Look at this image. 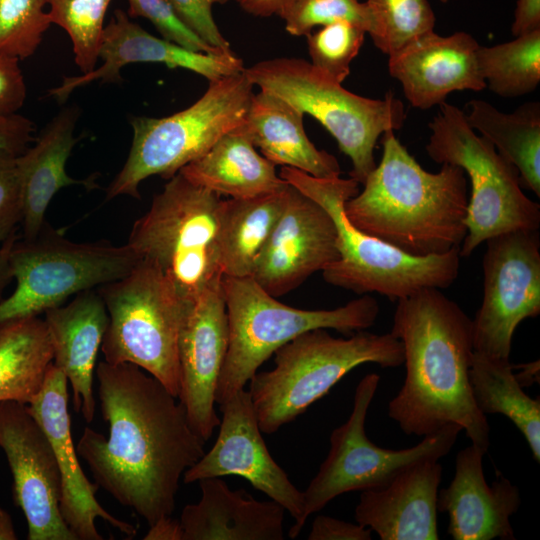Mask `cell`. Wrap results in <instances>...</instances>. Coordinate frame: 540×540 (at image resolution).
Here are the masks:
<instances>
[{
	"mask_svg": "<svg viewBox=\"0 0 540 540\" xmlns=\"http://www.w3.org/2000/svg\"><path fill=\"white\" fill-rule=\"evenodd\" d=\"M221 201L220 195L178 172L131 228L126 244L155 265L183 301L223 277L218 252Z\"/></svg>",
	"mask_w": 540,
	"mask_h": 540,
	"instance_id": "ba28073f",
	"label": "cell"
},
{
	"mask_svg": "<svg viewBox=\"0 0 540 540\" xmlns=\"http://www.w3.org/2000/svg\"><path fill=\"white\" fill-rule=\"evenodd\" d=\"M179 172L192 183L229 198L264 195L288 184L239 126Z\"/></svg>",
	"mask_w": 540,
	"mask_h": 540,
	"instance_id": "83f0119b",
	"label": "cell"
},
{
	"mask_svg": "<svg viewBox=\"0 0 540 540\" xmlns=\"http://www.w3.org/2000/svg\"><path fill=\"white\" fill-rule=\"evenodd\" d=\"M365 34L362 27L344 20L322 26L306 36L310 63L342 84L350 73V65L360 51Z\"/></svg>",
	"mask_w": 540,
	"mask_h": 540,
	"instance_id": "d590c367",
	"label": "cell"
},
{
	"mask_svg": "<svg viewBox=\"0 0 540 540\" xmlns=\"http://www.w3.org/2000/svg\"><path fill=\"white\" fill-rule=\"evenodd\" d=\"M382 157L362 191L345 202L349 221L361 231L418 257L460 247L466 234L468 195L463 169L442 164L424 170L389 130Z\"/></svg>",
	"mask_w": 540,
	"mask_h": 540,
	"instance_id": "3957f363",
	"label": "cell"
},
{
	"mask_svg": "<svg viewBox=\"0 0 540 540\" xmlns=\"http://www.w3.org/2000/svg\"><path fill=\"white\" fill-rule=\"evenodd\" d=\"M244 72L209 82L191 106L169 116H133L131 148L122 169L107 189L110 200L120 195L139 199L148 177L170 179L209 150L244 120L253 92Z\"/></svg>",
	"mask_w": 540,
	"mask_h": 540,
	"instance_id": "9c48e42d",
	"label": "cell"
},
{
	"mask_svg": "<svg viewBox=\"0 0 540 540\" xmlns=\"http://www.w3.org/2000/svg\"><path fill=\"white\" fill-rule=\"evenodd\" d=\"M303 118L302 112L281 97L260 90L252 95L239 128L275 166L294 168L316 178L339 177L338 160L311 142Z\"/></svg>",
	"mask_w": 540,
	"mask_h": 540,
	"instance_id": "4316f807",
	"label": "cell"
},
{
	"mask_svg": "<svg viewBox=\"0 0 540 540\" xmlns=\"http://www.w3.org/2000/svg\"><path fill=\"white\" fill-rule=\"evenodd\" d=\"M227 347L228 321L221 278L185 301L178 337L177 398L191 428L204 442L220 423L215 394Z\"/></svg>",
	"mask_w": 540,
	"mask_h": 540,
	"instance_id": "e0dca14e",
	"label": "cell"
},
{
	"mask_svg": "<svg viewBox=\"0 0 540 540\" xmlns=\"http://www.w3.org/2000/svg\"><path fill=\"white\" fill-rule=\"evenodd\" d=\"M477 64L493 93L518 97L533 92L540 82V29L494 46L479 45Z\"/></svg>",
	"mask_w": 540,
	"mask_h": 540,
	"instance_id": "d6a6232c",
	"label": "cell"
},
{
	"mask_svg": "<svg viewBox=\"0 0 540 540\" xmlns=\"http://www.w3.org/2000/svg\"><path fill=\"white\" fill-rule=\"evenodd\" d=\"M441 1H442L443 3H446V2H448L449 0H441Z\"/></svg>",
	"mask_w": 540,
	"mask_h": 540,
	"instance_id": "816d5d0a",
	"label": "cell"
},
{
	"mask_svg": "<svg viewBox=\"0 0 540 540\" xmlns=\"http://www.w3.org/2000/svg\"><path fill=\"white\" fill-rule=\"evenodd\" d=\"M390 333L403 344L406 375L388 416L406 435L423 437L457 424L486 453L490 427L469 382L472 319L440 289L426 288L398 300Z\"/></svg>",
	"mask_w": 540,
	"mask_h": 540,
	"instance_id": "7a4b0ae2",
	"label": "cell"
},
{
	"mask_svg": "<svg viewBox=\"0 0 540 540\" xmlns=\"http://www.w3.org/2000/svg\"><path fill=\"white\" fill-rule=\"evenodd\" d=\"M274 367L256 372L249 394L262 433L272 434L303 414L348 372L364 363L404 364L402 342L366 330L336 338L326 329L306 331L275 351Z\"/></svg>",
	"mask_w": 540,
	"mask_h": 540,
	"instance_id": "5b68a950",
	"label": "cell"
},
{
	"mask_svg": "<svg viewBox=\"0 0 540 540\" xmlns=\"http://www.w3.org/2000/svg\"><path fill=\"white\" fill-rule=\"evenodd\" d=\"M485 242L484 295L472 320L473 348L510 360L515 329L540 313L539 232L518 229Z\"/></svg>",
	"mask_w": 540,
	"mask_h": 540,
	"instance_id": "5bb4252c",
	"label": "cell"
},
{
	"mask_svg": "<svg viewBox=\"0 0 540 540\" xmlns=\"http://www.w3.org/2000/svg\"><path fill=\"white\" fill-rule=\"evenodd\" d=\"M53 350L43 319L0 325V401L29 404L43 387Z\"/></svg>",
	"mask_w": 540,
	"mask_h": 540,
	"instance_id": "4dcf8cb0",
	"label": "cell"
},
{
	"mask_svg": "<svg viewBox=\"0 0 540 540\" xmlns=\"http://www.w3.org/2000/svg\"><path fill=\"white\" fill-rule=\"evenodd\" d=\"M33 123L18 115H0V151L21 155L32 141Z\"/></svg>",
	"mask_w": 540,
	"mask_h": 540,
	"instance_id": "ee69618b",
	"label": "cell"
},
{
	"mask_svg": "<svg viewBox=\"0 0 540 540\" xmlns=\"http://www.w3.org/2000/svg\"><path fill=\"white\" fill-rule=\"evenodd\" d=\"M96 377L109 435L86 427L76 452L98 487L151 526L174 512L180 480L205 442L177 397L140 367L101 361Z\"/></svg>",
	"mask_w": 540,
	"mask_h": 540,
	"instance_id": "6da1fadb",
	"label": "cell"
},
{
	"mask_svg": "<svg viewBox=\"0 0 540 540\" xmlns=\"http://www.w3.org/2000/svg\"><path fill=\"white\" fill-rule=\"evenodd\" d=\"M219 407L222 419L217 439L212 448L184 472V483L227 475L240 476L293 517L295 522L288 535L296 538L306 523L303 519V492L269 453L249 392L241 389Z\"/></svg>",
	"mask_w": 540,
	"mask_h": 540,
	"instance_id": "9a60e30c",
	"label": "cell"
},
{
	"mask_svg": "<svg viewBox=\"0 0 540 540\" xmlns=\"http://www.w3.org/2000/svg\"><path fill=\"white\" fill-rule=\"evenodd\" d=\"M199 482L201 498L186 505L179 522L183 540H283L285 509L232 490L220 477Z\"/></svg>",
	"mask_w": 540,
	"mask_h": 540,
	"instance_id": "d4e9b609",
	"label": "cell"
},
{
	"mask_svg": "<svg viewBox=\"0 0 540 540\" xmlns=\"http://www.w3.org/2000/svg\"><path fill=\"white\" fill-rule=\"evenodd\" d=\"M19 60L0 53V115L15 114L25 102L27 89Z\"/></svg>",
	"mask_w": 540,
	"mask_h": 540,
	"instance_id": "b9f144b4",
	"label": "cell"
},
{
	"mask_svg": "<svg viewBox=\"0 0 540 540\" xmlns=\"http://www.w3.org/2000/svg\"><path fill=\"white\" fill-rule=\"evenodd\" d=\"M469 382L478 409L484 414H502L525 437L534 459L540 461V400L529 397L513 373L510 360L473 352Z\"/></svg>",
	"mask_w": 540,
	"mask_h": 540,
	"instance_id": "1f68e13d",
	"label": "cell"
},
{
	"mask_svg": "<svg viewBox=\"0 0 540 540\" xmlns=\"http://www.w3.org/2000/svg\"><path fill=\"white\" fill-rule=\"evenodd\" d=\"M374 45L388 56L433 31L435 15L428 0H367Z\"/></svg>",
	"mask_w": 540,
	"mask_h": 540,
	"instance_id": "836d02e7",
	"label": "cell"
},
{
	"mask_svg": "<svg viewBox=\"0 0 540 540\" xmlns=\"http://www.w3.org/2000/svg\"><path fill=\"white\" fill-rule=\"evenodd\" d=\"M179 18L195 34L211 47L233 52L230 43L223 36L216 24L212 8L216 4L224 5L231 0H167Z\"/></svg>",
	"mask_w": 540,
	"mask_h": 540,
	"instance_id": "60d3db41",
	"label": "cell"
},
{
	"mask_svg": "<svg viewBox=\"0 0 540 540\" xmlns=\"http://www.w3.org/2000/svg\"><path fill=\"white\" fill-rule=\"evenodd\" d=\"M17 535L10 515L0 506V540H16Z\"/></svg>",
	"mask_w": 540,
	"mask_h": 540,
	"instance_id": "f907efd6",
	"label": "cell"
},
{
	"mask_svg": "<svg viewBox=\"0 0 540 540\" xmlns=\"http://www.w3.org/2000/svg\"><path fill=\"white\" fill-rule=\"evenodd\" d=\"M293 0H237L240 7L246 12L258 17L278 15Z\"/></svg>",
	"mask_w": 540,
	"mask_h": 540,
	"instance_id": "7dc6e473",
	"label": "cell"
},
{
	"mask_svg": "<svg viewBox=\"0 0 540 540\" xmlns=\"http://www.w3.org/2000/svg\"><path fill=\"white\" fill-rule=\"evenodd\" d=\"M67 378L53 364L37 396L27 409L46 433L55 453L61 480L59 509L77 540H102L95 518L101 517L116 529L134 537L137 528L107 512L96 500L98 485L84 474L71 436Z\"/></svg>",
	"mask_w": 540,
	"mask_h": 540,
	"instance_id": "d6986e66",
	"label": "cell"
},
{
	"mask_svg": "<svg viewBox=\"0 0 540 540\" xmlns=\"http://www.w3.org/2000/svg\"><path fill=\"white\" fill-rule=\"evenodd\" d=\"M145 540H183V530L179 520L165 516L149 526Z\"/></svg>",
	"mask_w": 540,
	"mask_h": 540,
	"instance_id": "bcb514c9",
	"label": "cell"
},
{
	"mask_svg": "<svg viewBox=\"0 0 540 540\" xmlns=\"http://www.w3.org/2000/svg\"><path fill=\"white\" fill-rule=\"evenodd\" d=\"M372 530L326 515L315 517L308 535L309 540H370Z\"/></svg>",
	"mask_w": 540,
	"mask_h": 540,
	"instance_id": "7bdbcfd3",
	"label": "cell"
},
{
	"mask_svg": "<svg viewBox=\"0 0 540 540\" xmlns=\"http://www.w3.org/2000/svg\"><path fill=\"white\" fill-rule=\"evenodd\" d=\"M97 290L109 316L101 344L104 361L134 364L178 397V337L185 301L172 283L155 265L139 259L127 275Z\"/></svg>",
	"mask_w": 540,
	"mask_h": 540,
	"instance_id": "8fae6325",
	"label": "cell"
},
{
	"mask_svg": "<svg viewBox=\"0 0 540 540\" xmlns=\"http://www.w3.org/2000/svg\"><path fill=\"white\" fill-rule=\"evenodd\" d=\"M243 72L253 86L314 117L349 157L350 176L359 184L376 167L374 149L379 137L400 129L406 119L403 103L392 92L384 99L359 96L301 58L262 60Z\"/></svg>",
	"mask_w": 540,
	"mask_h": 540,
	"instance_id": "52a82bcc",
	"label": "cell"
},
{
	"mask_svg": "<svg viewBox=\"0 0 540 540\" xmlns=\"http://www.w3.org/2000/svg\"><path fill=\"white\" fill-rule=\"evenodd\" d=\"M379 380L376 373L367 374L360 380L349 418L332 431L328 455L302 491L305 522L341 494L384 487L414 465L428 460L439 461L457 441L462 428L450 424L424 436L411 448L392 450L372 443L366 436L365 421Z\"/></svg>",
	"mask_w": 540,
	"mask_h": 540,
	"instance_id": "4fadbf2b",
	"label": "cell"
},
{
	"mask_svg": "<svg viewBox=\"0 0 540 540\" xmlns=\"http://www.w3.org/2000/svg\"><path fill=\"white\" fill-rule=\"evenodd\" d=\"M470 127L490 141L518 170L520 181L540 196V104L529 102L513 113L474 99L466 104Z\"/></svg>",
	"mask_w": 540,
	"mask_h": 540,
	"instance_id": "f546056e",
	"label": "cell"
},
{
	"mask_svg": "<svg viewBox=\"0 0 540 540\" xmlns=\"http://www.w3.org/2000/svg\"><path fill=\"white\" fill-rule=\"evenodd\" d=\"M79 109L61 110L43 129L36 143L16 157L22 192L24 240L42 231L45 213L54 195L63 187H94L93 180H78L66 172V163L78 139L74 137Z\"/></svg>",
	"mask_w": 540,
	"mask_h": 540,
	"instance_id": "484cf974",
	"label": "cell"
},
{
	"mask_svg": "<svg viewBox=\"0 0 540 540\" xmlns=\"http://www.w3.org/2000/svg\"><path fill=\"white\" fill-rule=\"evenodd\" d=\"M338 259L332 217L318 202L289 184L284 209L256 260L251 278L277 298Z\"/></svg>",
	"mask_w": 540,
	"mask_h": 540,
	"instance_id": "ac0fdd59",
	"label": "cell"
},
{
	"mask_svg": "<svg viewBox=\"0 0 540 540\" xmlns=\"http://www.w3.org/2000/svg\"><path fill=\"white\" fill-rule=\"evenodd\" d=\"M0 447L13 477V501L27 521V539L77 540L60 513L61 480L53 447L25 404L0 401Z\"/></svg>",
	"mask_w": 540,
	"mask_h": 540,
	"instance_id": "2e32d148",
	"label": "cell"
},
{
	"mask_svg": "<svg viewBox=\"0 0 540 540\" xmlns=\"http://www.w3.org/2000/svg\"><path fill=\"white\" fill-rule=\"evenodd\" d=\"M228 321V347L215 401L223 403L250 381L277 349L318 328L350 336L370 328L379 314L365 294L335 309L307 310L281 303L251 277H222Z\"/></svg>",
	"mask_w": 540,
	"mask_h": 540,
	"instance_id": "8992f818",
	"label": "cell"
},
{
	"mask_svg": "<svg viewBox=\"0 0 540 540\" xmlns=\"http://www.w3.org/2000/svg\"><path fill=\"white\" fill-rule=\"evenodd\" d=\"M279 17L293 36H307L317 26L341 20L362 27L366 33L372 26L368 6L359 0H293Z\"/></svg>",
	"mask_w": 540,
	"mask_h": 540,
	"instance_id": "74e56055",
	"label": "cell"
},
{
	"mask_svg": "<svg viewBox=\"0 0 540 540\" xmlns=\"http://www.w3.org/2000/svg\"><path fill=\"white\" fill-rule=\"evenodd\" d=\"M16 240V233H14L2 242L0 248V299L4 289L13 278L10 265V253Z\"/></svg>",
	"mask_w": 540,
	"mask_h": 540,
	"instance_id": "c3c4849f",
	"label": "cell"
},
{
	"mask_svg": "<svg viewBox=\"0 0 540 540\" xmlns=\"http://www.w3.org/2000/svg\"><path fill=\"white\" fill-rule=\"evenodd\" d=\"M112 0H47L52 24L69 35L74 61L83 74L96 68L104 19Z\"/></svg>",
	"mask_w": 540,
	"mask_h": 540,
	"instance_id": "e575fe53",
	"label": "cell"
},
{
	"mask_svg": "<svg viewBox=\"0 0 540 540\" xmlns=\"http://www.w3.org/2000/svg\"><path fill=\"white\" fill-rule=\"evenodd\" d=\"M442 466L436 460L414 465L389 484L362 491L355 508L358 524L381 540H437V497Z\"/></svg>",
	"mask_w": 540,
	"mask_h": 540,
	"instance_id": "603a6c76",
	"label": "cell"
},
{
	"mask_svg": "<svg viewBox=\"0 0 540 540\" xmlns=\"http://www.w3.org/2000/svg\"><path fill=\"white\" fill-rule=\"evenodd\" d=\"M485 454L474 444L460 450L451 483L438 491L437 510L448 515L454 540H515L510 517L521 505L520 490L501 474L487 484Z\"/></svg>",
	"mask_w": 540,
	"mask_h": 540,
	"instance_id": "7402d4cb",
	"label": "cell"
},
{
	"mask_svg": "<svg viewBox=\"0 0 540 540\" xmlns=\"http://www.w3.org/2000/svg\"><path fill=\"white\" fill-rule=\"evenodd\" d=\"M47 0H0V53L18 59L33 55L52 24Z\"/></svg>",
	"mask_w": 540,
	"mask_h": 540,
	"instance_id": "8d00e7d4",
	"label": "cell"
},
{
	"mask_svg": "<svg viewBox=\"0 0 540 540\" xmlns=\"http://www.w3.org/2000/svg\"><path fill=\"white\" fill-rule=\"evenodd\" d=\"M521 372L515 374L522 387L530 386L533 383H539V361H533L526 364L517 365Z\"/></svg>",
	"mask_w": 540,
	"mask_h": 540,
	"instance_id": "681fc988",
	"label": "cell"
},
{
	"mask_svg": "<svg viewBox=\"0 0 540 540\" xmlns=\"http://www.w3.org/2000/svg\"><path fill=\"white\" fill-rule=\"evenodd\" d=\"M139 259L128 244L76 243L45 224L35 239L16 240L11 250L16 288L0 300V325L36 317L74 294L118 280Z\"/></svg>",
	"mask_w": 540,
	"mask_h": 540,
	"instance_id": "7c38bea8",
	"label": "cell"
},
{
	"mask_svg": "<svg viewBox=\"0 0 540 540\" xmlns=\"http://www.w3.org/2000/svg\"><path fill=\"white\" fill-rule=\"evenodd\" d=\"M279 176L318 202L334 221L339 259L322 270L327 283L398 301L422 289L448 288L457 279L460 247L439 255L412 256L355 227L344 211L345 202L359 192L353 178H316L290 167H281Z\"/></svg>",
	"mask_w": 540,
	"mask_h": 540,
	"instance_id": "277c9868",
	"label": "cell"
},
{
	"mask_svg": "<svg viewBox=\"0 0 540 540\" xmlns=\"http://www.w3.org/2000/svg\"><path fill=\"white\" fill-rule=\"evenodd\" d=\"M439 106L428 124L431 134L426 151L437 163L461 167L472 187L460 257L470 256L495 235L518 229L538 230L539 204L522 191L516 167L470 127L462 110L447 102Z\"/></svg>",
	"mask_w": 540,
	"mask_h": 540,
	"instance_id": "30bf717a",
	"label": "cell"
},
{
	"mask_svg": "<svg viewBox=\"0 0 540 540\" xmlns=\"http://www.w3.org/2000/svg\"><path fill=\"white\" fill-rule=\"evenodd\" d=\"M44 314L53 365L71 385L74 410L90 423L96 408L95 362L109 323L105 303L98 290L88 289L76 294L67 305L50 308Z\"/></svg>",
	"mask_w": 540,
	"mask_h": 540,
	"instance_id": "cb8c5ba5",
	"label": "cell"
},
{
	"mask_svg": "<svg viewBox=\"0 0 540 540\" xmlns=\"http://www.w3.org/2000/svg\"><path fill=\"white\" fill-rule=\"evenodd\" d=\"M540 29V0H517L512 34L517 37Z\"/></svg>",
	"mask_w": 540,
	"mask_h": 540,
	"instance_id": "f6af8a7d",
	"label": "cell"
},
{
	"mask_svg": "<svg viewBox=\"0 0 540 540\" xmlns=\"http://www.w3.org/2000/svg\"><path fill=\"white\" fill-rule=\"evenodd\" d=\"M478 47L466 32L441 36L433 30L389 55V73L413 107L427 110L452 92L486 88L477 64Z\"/></svg>",
	"mask_w": 540,
	"mask_h": 540,
	"instance_id": "44dd1931",
	"label": "cell"
},
{
	"mask_svg": "<svg viewBox=\"0 0 540 540\" xmlns=\"http://www.w3.org/2000/svg\"><path fill=\"white\" fill-rule=\"evenodd\" d=\"M284 188L250 198L222 199L218 252L223 276L251 277L254 265L286 203Z\"/></svg>",
	"mask_w": 540,
	"mask_h": 540,
	"instance_id": "f1b7e54d",
	"label": "cell"
},
{
	"mask_svg": "<svg viewBox=\"0 0 540 540\" xmlns=\"http://www.w3.org/2000/svg\"><path fill=\"white\" fill-rule=\"evenodd\" d=\"M103 63L91 72L65 77L49 95L63 103L77 88L100 80L121 81L120 70L131 63H161L169 68H182L206 78L209 82L240 74L243 60L231 53L209 54L188 50L164 38L153 36L121 9H116L104 28L99 59Z\"/></svg>",
	"mask_w": 540,
	"mask_h": 540,
	"instance_id": "ffe728a7",
	"label": "cell"
},
{
	"mask_svg": "<svg viewBox=\"0 0 540 540\" xmlns=\"http://www.w3.org/2000/svg\"><path fill=\"white\" fill-rule=\"evenodd\" d=\"M15 155L0 151V242L22 221V192Z\"/></svg>",
	"mask_w": 540,
	"mask_h": 540,
	"instance_id": "ab89813d",
	"label": "cell"
},
{
	"mask_svg": "<svg viewBox=\"0 0 540 540\" xmlns=\"http://www.w3.org/2000/svg\"><path fill=\"white\" fill-rule=\"evenodd\" d=\"M128 16L149 20L162 38L188 50L209 54L231 53L217 50L204 42L179 18L167 0H128Z\"/></svg>",
	"mask_w": 540,
	"mask_h": 540,
	"instance_id": "f35d334b",
	"label": "cell"
}]
</instances>
